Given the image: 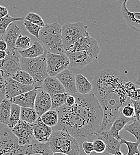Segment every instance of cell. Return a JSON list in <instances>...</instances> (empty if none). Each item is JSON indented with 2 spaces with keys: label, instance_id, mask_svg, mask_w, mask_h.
I'll list each match as a JSON object with an SVG mask.
<instances>
[{
  "label": "cell",
  "instance_id": "37",
  "mask_svg": "<svg viewBox=\"0 0 140 155\" xmlns=\"http://www.w3.org/2000/svg\"><path fill=\"white\" fill-rule=\"evenodd\" d=\"M31 44V39L26 35H22L20 34L17 39L15 47L17 49H25L30 47Z\"/></svg>",
  "mask_w": 140,
  "mask_h": 155
},
{
  "label": "cell",
  "instance_id": "52",
  "mask_svg": "<svg viewBox=\"0 0 140 155\" xmlns=\"http://www.w3.org/2000/svg\"><path fill=\"white\" fill-rule=\"evenodd\" d=\"M123 155V153L119 150V151H118V152H116V153H115V155Z\"/></svg>",
  "mask_w": 140,
  "mask_h": 155
},
{
  "label": "cell",
  "instance_id": "19",
  "mask_svg": "<svg viewBox=\"0 0 140 155\" xmlns=\"http://www.w3.org/2000/svg\"><path fill=\"white\" fill-rule=\"evenodd\" d=\"M56 77L62 84L66 93L73 94L77 92L76 88V79L74 73L67 68L59 73Z\"/></svg>",
  "mask_w": 140,
  "mask_h": 155
},
{
  "label": "cell",
  "instance_id": "4",
  "mask_svg": "<svg viewBox=\"0 0 140 155\" xmlns=\"http://www.w3.org/2000/svg\"><path fill=\"white\" fill-rule=\"evenodd\" d=\"M47 143L53 155H78L80 153L77 140L65 128L53 130Z\"/></svg>",
  "mask_w": 140,
  "mask_h": 155
},
{
  "label": "cell",
  "instance_id": "1",
  "mask_svg": "<svg viewBox=\"0 0 140 155\" xmlns=\"http://www.w3.org/2000/svg\"><path fill=\"white\" fill-rule=\"evenodd\" d=\"M128 79L113 68L99 71L92 80V92L98 98L103 110L102 120L98 131H109L120 114V109L131 103L124 89Z\"/></svg>",
  "mask_w": 140,
  "mask_h": 155
},
{
  "label": "cell",
  "instance_id": "36",
  "mask_svg": "<svg viewBox=\"0 0 140 155\" xmlns=\"http://www.w3.org/2000/svg\"><path fill=\"white\" fill-rule=\"evenodd\" d=\"M23 24L26 31L32 35L34 36L37 38H39V34L42 27L33 23L26 20H23Z\"/></svg>",
  "mask_w": 140,
  "mask_h": 155
},
{
  "label": "cell",
  "instance_id": "38",
  "mask_svg": "<svg viewBox=\"0 0 140 155\" xmlns=\"http://www.w3.org/2000/svg\"><path fill=\"white\" fill-rule=\"evenodd\" d=\"M24 19L29 21L33 23H35L41 27H43L45 25L44 20L41 18L40 15L34 12H30L28 13L26 16L24 18Z\"/></svg>",
  "mask_w": 140,
  "mask_h": 155
},
{
  "label": "cell",
  "instance_id": "23",
  "mask_svg": "<svg viewBox=\"0 0 140 155\" xmlns=\"http://www.w3.org/2000/svg\"><path fill=\"white\" fill-rule=\"evenodd\" d=\"M42 88L50 95L66 93L62 84L56 77L49 76L46 78L43 82Z\"/></svg>",
  "mask_w": 140,
  "mask_h": 155
},
{
  "label": "cell",
  "instance_id": "53",
  "mask_svg": "<svg viewBox=\"0 0 140 155\" xmlns=\"http://www.w3.org/2000/svg\"><path fill=\"white\" fill-rule=\"evenodd\" d=\"M111 1H119V0H110Z\"/></svg>",
  "mask_w": 140,
  "mask_h": 155
},
{
  "label": "cell",
  "instance_id": "40",
  "mask_svg": "<svg viewBox=\"0 0 140 155\" xmlns=\"http://www.w3.org/2000/svg\"><path fill=\"white\" fill-rule=\"evenodd\" d=\"M94 151L97 153H102L106 149L105 143L101 139L97 138L93 142Z\"/></svg>",
  "mask_w": 140,
  "mask_h": 155
},
{
  "label": "cell",
  "instance_id": "7",
  "mask_svg": "<svg viewBox=\"0 0 140 155\" xmlns=\"http://www.w3.org/2000/svg\"><path fill=\"white\" fill-rule=\"evenodd\" d=\"M87 26L83 22H67L61 26L62 44L65 50L72 46L78 39L89 34Z\"/></svg>",
  "mask_w": 140,
  "mask_h": 155
},
{
  "label": "cell",
  "instance_id": "31",
  "mask_svg": "<svg viewBox=\"0 0 140 155\" xmlns=\"http://www.w3.org/2000/svg\"><path fill=\"white\" fill-rule=\"evenodd\" d=\"M133 122L129 125H125L123 130L134 136L137 141L140 142V121L135 117L133 118Z\"/></svg>",
  "mask_w": 140,
  "mask_h": 155
},
{
  "label": "cell",
  "instance_id": "45",
  "mask_svg": "<svg viewBox=\"0 0 140 155\" xmlns=\"http://www.w3.org/2000/svg\"><path fill=\"white\" fill-rule=\"evenodd\" d=\"M8 14H9L8 9L5 7L0 5V18L4 17Z\"/></svg>",
  "mask_w": 140,
  "mask_h": 155
},
{
  "label": "cell",
  "instance_id": "13",
  "mask_svg": "<svg viewBox=\"0 0 140 155\" xmlns=\"http://www.w3.org/2000/svg\"><path fill=\"white\" fill-rule=\"evenodd\" d=\"M71 47L86 51L95 60L98 58L101 50L97 40L91 37L89 35L78 39Z\"/></svg>",
  "mask_w": 140,
  "mask_h": 155
},
{
  "label": "cell",
  "instance_id": "33",
  "mask_svg": "<svg viewBox=\"0 0 140 155\" xmlns=\"http://www.w3.org/2000/svg\"><path fill=\"white\" fill-rule=\"evenodd\" d=\"M23 17L13 18L9 14L7 15L3 18H0V36L1 37L4 34L10 23L17 21H23Z\"/></svg>",
  "mask_w": 140,
  "mask_h": 155
},
{
  "label": "cell",
  "instance_id": "9",
  "mask_svg": "<svg viewBox=\"0 0 140 155\" xmlns=\"http://www.w3.org/2000/svg\"><path fill=\"white\" fill-rule=\"evenodd\" d=\"M20 145L11 129L5 128L0 131V155H19Z\"/></svg>",
  "mask_w": 140,
  "mask_h": 155
},
{
  "label": "cell",
  "instance_id": "25",
  "mask_svg": "<svg viewBox=\"0 0 140 155\" xmlns=\"http://www.w3.org/2000/svg\"><path fill=\"white\" fill-rule=\"evenodd\" d=\"M133 118L134 117H127L120 114L119 116L113 122L109 130L110 134L113 137L120 140L121 137L119 134V132L123 129L125 125H126L131 120L133 119Z\"/></svg>",
  "mask_w": 140,
  "mask_h": 155
},
{
  "label": "cell",
  "instance_id": "2",
  "mask_svg": "<svg viewBox=\"0 0 140 155\" xmlns=\"http://www.w3.org/2000/svg\"><path fill=\"white\" fill-rule=\"evenodd\" d=\"M58 114V124L52 130L65 128L71 135L76 137H84L90 139L95 130L85 119L76 113L71 107L64 104L55 109Z\"/></svg>",
  "mask_w": 140,
  "mask_h": 155
},
{
  "label": "cell",
  "instance_id": "5",
  "mask_svg": "<svg viewBox=\"0 0 140 155\" xmlns=\"http://www.w3.org/2000/svg\"><path fill=\"white\" fill-rule=\"evenodd\" d=\"M38 39L43 42L48 52L65 54L62 44L61 25L58 22L45 24L39 32Z\"/></svg>",
  "mask_w": 140,
  "mask_h": 155
},
{
  "label": "cell",
  "instance_id": "18",
  "mask_svg": "<svg viewBox=\"0 0 140 155\" xmlns=\"http://www.w3.org/2000/svg\"><path fill=\"white\" fill-rule=\"evenodd\" d=\"M31 125L35 139L40 143H47L53 131L52 127L45 124L40 116Z\"/></svg>",
  "mask_w": 140,
  "mask_h": 155
},
{
  "label": "cell",
  "instance_id": "48",
  "mask_svg": "<svg viewBox=\"0 0 140 155\" xmlns=\"http://www.w3.org/2000/svg\"><path fill=\"white\" fill-rule=\"evenodd\" d=\"M132 99L133 100H140V88H138V89L135 90V95Z\"/></svg>",
  "mask_w": 140,
  "mask_h": 155
},
{
  "label": "cell",
  "instance_id": "12",
  "mask_svg": "<svg viewBox=\"0 0 140 155\" xmlns=\"http://www.w3.org/2000/svg\"><path fill=\"white\" fill-rule=\"evenodd\" d=\"M11 131L17 137L20 146L29 144L35 140L31 124L22 119L11 129Z\"/></svg>",
  "mask_w": 140,
  "mask_h": 155
},
{
  "label": "cell",
  "instance_id": "11",
  "mask_svg": "<svg viewBox=\"0 0 140 155\" xmlns=\"http://www.w3.org/2000/svg\"><path fill=\"white\" fill-rule=\"evenodd\" d=\"M65 54L70 60L69 66L73 68H83L95 61L86 51L72 47L65 50Z\"/></svg>",
  "mask_w": 140,
  "mask_h": 155
},
{
  "label": "cell",
  "instance_id": "43",
  "mask_svg": "<svg viewBox=\"0 0 140 155\" xmlns=\"http://www.w3.org/2000/svg\"><path fill=\"white\" fill-rule=\"evenodd\" d=\"M82 147L84 153L87 155H90L92 152H94V144L92 142L90 141H84L82 144Z\"/></svg>",
  "mask_w": 140,
  "mask_h": 155
},
{
  "label": "cell",
  "instance_id": "41",
  "mask_svg": "<svg viewBox=\"0 0 140 155\" xmlns=\"http://www.w3.org/2000/svg\"><path fill=\"white\" fill-rule=\"evenodd\" d=\"M121 114L127 117H134L135 116V110L132 104L131 103L124 106L121 110Z\"/></svg>",
  "mask_w": 140,
  "mask_h": 155
},
{
  "label": "cell",
  "instance_id": "6",
  "mask_svg": "<svg viewBox=\"0 0 140 155\" xmlns=\"http://www.w3.org/2000/svg\"><path fill=\"white\" fill-rule=\"evenodd\" d=\"M20 69L29 74L34 79V87L42 88L44 79L49 77L46 58L43 55L35 58L20 57Z\"/></svg>",
  "mask_w": 140,
  "mask_h": 155
},
{
  "label": "cell",
  "instance_id": "51",
  "mask_svg": "<svg viewBox=\"0 0 140 155\" xmlns=\"http://www.w3.org/2000/svg\"><path fill=\"white\" fill-rule=\"evenodd\" d=\"M135 84H137L140 87V72H138L137 79V80H136V81H135Z\"/></svg>",
  "mask_w": 140,
  "mask_h": 155
},
{
  "label": "cell",
  "instance_id": "49",
  "mask_svg": "<svg viewBox=\"0 0 140 155\" xmlns=\"http://www.w3.org/2000/svg\"><path fill=\"white\" fill-rule=\"evenodd\" d=\"M5 98V93H4V91L1 90L0 88V103L1 101L4 98Z\"/></svg>",
  "mask_w": 140,
  "mask_h": 155
},
{
  "label": "cell",
  "instance_id": "34",
  "mask_svg": "<svg viewBox=\"0 0 140 155\" xmlns=\"http://www.w3.org/2000/svg\"><path fill=\"white\" fill-rule=\"evenodd\" d=\"M68 93H58V94H50L51 98V109H56L64 104H65L67 98L68 96Z\"/></svg>",
  "mask_w": 140,
  "mask_h": 155
},
{
  "label": "cell",
  "instance_id": "24",
  "mask_svg": "<svg viewBox=\"0 0 140 155\" xmlns=\"http://www.w3.org/2000/svg\"><path fill=\"white\" fill-rule=\"evenodd\" d=\"M20 57L25 58H35L43 56L44 53V49L39 42L36 41L32 45L27 48L18 50Z\"/></svg>",
  "mask_w": 140,
  "mask_h": 155
},
{
  "label": "cell",
  "instance_id": "3",
  "mask_svg": "<svg viewBox=\"0 0 140 155\" xmlns=\"http://www.w3.org/2000/svg\"><path fill=\"white\" fill-rule=\"evenodd\" d=\"M76 99L71 109L85 119L96 131L100 127L103 110L98 98L92 91L83 94L76 93L73 94Z\"/></svg>",
  "mask_w": 140,
  "mask_h": 155
},
{
  "label": "cell",
  "instance_id": "28",
  "mask_svg": "<svg viewBox=\"0 0 140 155\" xmlns=\"http://www.w3.org/2000/svg\"><path fill=\"white\" fill-rule=\"evenodd\" d=\"M40 117L45 124L50 127H55L58 122V114L55 109H50Z\"/></svg>",
  "mask_w": 140,
  "mask_h": 155
},
{
  "label": "cell",
  "instance_id": "20",
  "mask_svg": "<svg viewBox=\"0 0 140 155\" xmlns=\"http://www.w3.org/2000/svg\"><path fill=\"white\" fill-rule=\"evenodd\" d=\"M50 95L45 91L40 90L37 91L34 108L39 116H41L46 112L51 109Z\"/></svg>",
  "mask_w": 140,
  "mask_h": 155
},
{
  "label": "cell",
  "instance_id": "39",
  "mask_svg": "<svg viewBox=\"0 0 140 155\" xmlns=\"http://www.w3.org/2000/svg\"><path fill=\"white\" fill-rule=\"evenodd\" d=\"M124 89L128 97L130 99H132L135 95V92L136 90L135 84L133 82L128 81L125 83Z\"/></svg>",
  "mask_w": 140,
  "mask_h": 155
},
{
  "label": "cell",
  "instance_id": "29",
  "mask_svg": "<svg viewBox=\"0 0 140 155\" xmlns=\"http://www.w3.org/2000/svg\"><path fill=\"white\" fill-rule=\"evenodd\" d=\"M39 117L34 108L21 107L20 119L30 124L34 122Z\"/></svg>",
  "mask_w": 140,
  "mask_h": 155
},
{
  "label": "cell",
  "instance_id": "17",
  "mask_svg": "<svg viewBox=\"0 0 140 155\" xmlns=\"http://www.w3.org/2000/svg\"><path fill=\"white\" fill-rule=\"evenodd\" d=\"M128 0H123L121 6V14L129 27L140 33V12H130L126 6Z\"/></svg>",
  "mask_w": 140,
  "mask_h": 155
},
{
  "label": "cell",
  "instance_id": "46",
  "mask_svg": "<svg viewBox=\"0 0 140 155\" xmlns=\"http://www.w3.org/2000/svg\"><path fill=\"white\" fill-rule=\"evenodd\" d=\"M7 49V45L5 41L3 39L0 40V50L5 51Z\"/></svg>",
  "mask_w": 140,
  "mask_h": 155
},
{
  "label": "cell",
  "instance_id": "35",
  "mask_svg": "<svg viewBox=\"0 0 140 155\" xmlns=\"http://www.w3.org/2000/svg\"><path fill=\"white\" fill-rule=\"evenodd\" d=\"M120 144H125L128 149V152L127 155H140V152L138 149L140 142L137 141L135 142H132L130 141H127L122 138L120 139Z\"/></svg>",
  "mask_w": 140,
  "mask_h": 155
},
{
  "label": "cell",
  "instance_id": "54",
  "mask_svg": "<svg viewBox=\"0 0 140 155\" xmlns=\"http://www.w3.org/2000/svg\"><path fill=\"white\" fill-rule=\"evenodd\" d=\"M139 1H140V0H139Z\"/></svg>",
  "mask_w": 140,
  "mask_h": 155
},
{
  "label": "cell",
  "instance_id": "44",
  "mask_svg": "<svg viewBox=\"0 0 140 155\" xmlns=\"http://www.w3.org/2000/svg\"><path fill=\"white\" fill-rule=\"evenodd\" d=\"M76 102L75 97L73 94H68V97L67 98L65 104H67L69 107L73 106Z\"/></svg>",
  "mask_w": 140,
  "mask_h": 155
},
{
  "label": "cell",
  "instance_id": "50",
  "mask_svg": "<svg viewBox=\"0 0 140 155\" xmlns=\"http://www.w3.org/2000/svg\"><path fill=\"white\" fill-rule=\"evenodd\" d=\"M6 56V51L0 50V60H2Z\"/></svg>",
  "mask_w": 140,
  "mask_h": 155
},
{
  "label": "cell",
  "instance_id": "8",
  "mask_svg": "<svg viewBox=\"0 0 140 155\" xmlns=\"http://www.w3.org/2000/svg\"><path fill=\"white\" fill-rule=\"evenodd\" d=\"M5 51V58L0 60V72L4 79L12 77L20 70V56L17 49H7Z\"/></svg>",
  "mask_w": 140,
  "mask_h": 155
},
{
  "label": "cell",
  "instance_id": "21",
  "mask_svg": "<svg viewBox=\"0 0 140 155\" xmlns=\"http://www.w3.org/2000/svg\"><path fill=\"white\" fill-rule=\"evenodd\" d=\"M37 91L38 88H34L30 91L20 94L10 100L12 103L18 104L20 107L34 108V101Z\"/></svg>",
  "mask_w": 140,
  "mask_h": 155
},
{
  "label": "cell",
  "instance_id": "16",
  "mask_svg": "<svg viewBox=\"0 0 140 155\" xmlns=\"http://www.w3.org/2000/svg\"><path fill=\"white\" fill-rule=\"evenodd\" d=\"M94 134L97 136V138L102 140L106 145L105 153L107 155H115V153L120 150L121 144L120 140L111 136L109 131H98L96 130Z\"/></svg>",
  "mask_w": 140,
  "mask_h": 155
},
{
  "label": "cell",
  "instance_id": "26",
  "mask_svg": "<svg viewBox=\"0 0 140 155\" xmlns=\"http://www.w3.org/2000/svg\"><path fill=\"white\" fill-rule=\"evenodd\" d=\"M75 79L77 93L85 94L92 91V84L81 74L76 75Z\"/></svg>",
  "mask_w": 140,
  "mask_h": 155
},
{
  "label": "cell",
  "instance_id": "10",
  "mask_svg": "<svg viewBox=\"0 0 140 155\" xmlns=\"http://www.w3.org/2000/svg\"><path fill=\"white\" fill-rule=\"evenodd\" d=\"M47 71L49 76L56 77L59 73L67 69L70 60L65 54H54L49 52L46 54Z\"/></svg>",
  "mask_w": 140,
  "mask_h": 155
},
{
  "label": "cell",
  "instance_id": "42",
  "mask_svg": "<svg viewBox=\"0 0 140 155\" xmlns=\"http://www.w3.org/2000/svg\"><path fill=\"white\" fill-rule=\"evenodd\" d=\"M131 102L132 104L134 110H135V116L134 117L140 120V100H133L131 99Z\"/></svg>",
  "mask_w": 140,
  "mask_h": 155
},
{
  "label": "cell",
  "instance_id": "22",
  "mask_svg": "<svg viewBox=\"0 0 140 155\" xmlns=\"http://www.w3.org/2000/svg\"><path fill=\"white\" fill-rule=\"evenodd\" d=\"M20 34V28L16 24L13 22L9 25L4 34L1 37L2 39L5 41L7 50L17 49L15 47V44Z\"/></svg>",
  "mask_w": 140,
  "mask_h": 155
},
{
  "label": "cell",
  "instance_id": "30",
  "mask_svg": "<svg viewBox=\"0 0 140 155\" xmlns=\"http://www.w3.org/2000/svg\"><path fill=\"white\" fill-rule=\"evenodd\" d=\"M20 109L21 107L18 104L12 103L11 106V111L10 119L7 127L12 129L13 128L20 119Z\"/></svg>",
  "mask_w": 140,
  "mask_h": 155
},
{
  "label": "cell",
  "instance_id": "14",
  "mask_svg": "<svg viewBox=\"0 0 140 155\" xmlns=\"http://www.w3.org/2000/svg\"><path fill=\"white\" fill-rule=\"evenodd\" d=\"M33 88H34L33 85L21 84L12 78L4 79V93L5 98L9 99L30 91Z\"/></svg>",
  "mask_w": 140,
  "mask_h": 155
},
{
  "label": "cell",
  "instance_id": "15",
  "mask_svg": "<svg viewBox=\"0 0 140 155\" xmlns=\"http://www.w3.org/2000/svg\"><path fill=\"white\" fill-rule=\"evenodd\" d=\"M52 155L53 153L50 150L48 143H40L36 139L31 143L20 146L19 155Z\"/></svg>",
  "mask_w": 140,
  "mask_h": 155
},
{
  "label": "cell",
  "instance_id": "32",
  "mask_svg": "<svg viewBox=\"0 0 140 155\" xmlns=\"http://www.w3.org/2000/svg\"><path fill=\"white\" fill-rule=\"evenodd\" d=\"M12 78L25 85H34L33 78L27 72L21 69L16 72Z\"/></svg>",
  "mask_w": 140,
  "mask_h": 155
},
{
  "label": "cell",
  "instance_id": "27",
  "mask_svg": "<svg viewBox=\"0 0 140 155\" xmlns=\"http://www.w3.org/2000/svg\"><path fill=\"white\" fill-rule=\"evenodd\" d=\"M12 101L10 99L4 98L0 103V122L7 125L9 121Z\"/></svg>",
  "mask_w": 140,
  "mask_h": 155
},
{
  "label": "cell",
  "instance_id": "47",
  "mask_svg": "<svg viewBox=\"0 0 140 155\" xmlns=\"http://www.w3.org/2000/svg\"><path fill=\"white\" fill-rule=\"evenodd\" d=\"M0 88L4 91V78L0 72Z\"/></svg>",
  "mask_w": 140,
  "mask_h": 155
}]
</instances>
